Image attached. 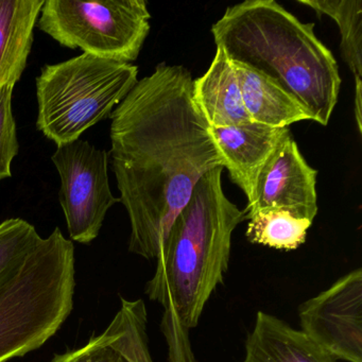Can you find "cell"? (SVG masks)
<instances>
[{
	"instance_id": "1",
	"label": "cell",
	"mask_w": 362,
	"mask_h": 362,
	"mask_svg": "<svg viewBox=\"0 0 362 362\" xmlns=\"http://www.w3.org/2000/svg\"><path fill=\"white\" fill-rule=\"evenodd\" d=\"M182 65L160 63L111 115L112 168L131 224L129 251L156 259L197 184L222 166Z\"/></svg>"
},
{
	"instance_id": "2",
	"label": "cell",
	"mask_w": 362,
	"mask_h": 362,
	"mask_svg": "<svg viewBox=\"0 0 362 362\" xmlns=\"http://www.w3.org/2000/svg\"><path fill=\"white\" fill-rule=\"evenodd\" d=\"M211 33L230 62L266 78L296 99L313 122L327 126L341 78L313 23L300 22L275 0H247L226 8Z\"/></svg>"
},
{
	"instance_id": "3",
	"label": "cell",
	"mask_w": 362,
	"mask_h": 362,
	"mask_svg": "<svg viewBox=\"0 0 362 362\" xmlns=\"http://www.w3.org/2000/svg\"><path fill=\"white\" fill-rule=\"evenodd\" d=\"M223 167L199 181L171 226L158 252L153 277L146 285L150 300L170 307L188 329L196 327L205 305L230 264L232 235L245 220L224 194Z\"/></svg>"
},
{
	"instance_id": "4",
	"label": "cell",
	"mask_w": 362,
	"mask_h": 362,
	"mask_svg": "<svg viewBox=\"0 0 362 362\" xmlns=\"http://www.w3.org/2000/svg\"><path fill=\"white\" fill-rule=\"evenodd\" d=\"M75 247L54 228L0 283V362L43 346L74 308Z\"/></svg>"
},
{
	"instance_id": "5",
	"label": "cell",
	"mask_w": 362,
	"mask_h": 362,
	"mask_svg": "<svg viewBox=\"0 0 362 362\" xmlns=\"http://www.w3.org/2000/svg\"><path fill=\"white\" fill-rule=\"evenodd\" d=\"M131 63L90 54L42 67L35 80L39 105L37 128L57 145L77 141L99 122L111 118L137 83Z\"/></svg>"
},
{
	"instance_id": "6",
	"label": "cell",
	"mask_w": 362,
	"mask_h": 362,
	"mask_svg": "<svg viewBox=\"0 0 362 362\" xmlns=\"http://www.w3.org/2000/svg\"><path fill=\"white\" fill-rule=\"evenodd\" d=\"M37 28L71 49L117 62H134L149 35L145 0H44Z\"/></svg>"
},
{
	"instance_id": "7",
	"label": "cell",
	"mask_w": 362,
	"mask_h": 362,
	"mask_svg": "<svg viewBox=\"0 0 362 362\" xmlns=\"http://www.w3.org/2000/svg\"><path fill=\"white\" fill-rule=\"evenodd\" d=\"M52 160L60 175L59 200L69 237L90 243L98 237L107 211L120 202L110 187L109 153L79 139L58 146Z\"/></svg>"
},
{
	"instance_id": "8",
	"label": "cell",
	"mask_w": 362,
	"mask_h": 362,
	"mask_svg": "<svg viewBox=\"0 0 362 362\" xmlns=\"http://www.w3.org/2000/svg\"><path fill=\"white\" fill-rule=\"evenodd\" d=\"M300 332L334 359L362 362V270L298 307Z\"/></svg>"
},
{
	"instance_id": "9",
	"label": "cell",
	"mask_w": 362,
	"mask_h": 362,
	"mask_svg": "<svg viewBox=\"0 0 362 362\" xmlns=\"http://www.w3.org/2000/svg\"><path fill=\"white\" fill-rule=\"evenodd\" d=\"M317 171L309 166L291 133H286L262 167L245 220L264 211H284L296 219L313 222L317 214Z\"/></svg>"
},
{
	"instance_id": "10",
	"label": "cell",
	"mask_w": 362,
	"mask_h": 362,
	"mask_svg": "<svg viewBox=\"0 0 362 362\" xmlns=\"http://www.w3.org/2000/svg\"><path fill=\"white\" fill-rule=\"evenodd\" d=\"M147 317L143 300L122 298L119 310L103 334L52 362H154L148 345Z\"/></svg>"
},
{
	"instance_id": "11",
	"label": "cell",
	"mask_w": 362,
	"mask_h": 362,
	"mask_svg": "<svg viewBox=\"0 0 362 362\" xmlns=\"http://www.w3.org/2000/svg\"><path fill=\"white\" fill-rule=\"evenodd\" d=\"M211 131L221 156L222 166L245 192L247 203L251 202L262 167L289 129L247 122L228 128H211Z\"/></svg>"
},
{
	"instance_id": "12",
	"label": "cell",
	"mask_w": 362,
	"mask_h": 362,
	"mask_svg": "<svg viewBox=\"0 0 362 362\" xmlns=\"http://www.w3.org/2000/svg\"><path fill=\"white\" fill-rule=\"evenodd\" d=\"M192 98L211 128L223 129L252 122L241 96L234 65L217 47L211 66L194 80Z\"/></svg>"
},
{
	"instance_id": "13",
	"label": "cell",
	"mask_w": 362,
	"mask_h": 362,
	"mask_svg": "<svg viewBox=\"0 0 362 362\" xmlns=\"http://www.w3.org/2000/svg\"><path fill=\"white\" fill-rule=\"evenodd\" d=\"M243 362H336L300 330L264 311L256 313Z\"/></svg>"
},
{
	"instance_id": "14",
	"label": "cell",
	"mask_w": 362,
	"mask_h": 362,
	"mask_svg": "<svg viewBox=\"0 0 362 362\" xmlns=\"http://www.w3.org/2000/svg\"><path fill=\"white\" fill-rule=\"evenodd\" d=\"M43 5L44 0H0V88L22 78Z\"/></svg>"
},
{
	"instance_id": "15",
	"label": "cell",
	"mask_w": 362,
	"mask_h": 362,
	"mask_svg": "<svg viewBox=\"0 0 362 362\" xmlns=\"http://www.w3.org/2000/svg\"><path fill=\"white\" fill-rule=\"evenodd\" d=\"M233 65L252 122L271 128H288L296 122H313L306 110L285 90L247 67Z\"/></svg>"
},
{
	"instance_id": "16",
	"label": "cell",
	"mask_w": 362,
	"mask_h": 362,
	"mask_svg": "<svg viewBox=\"0 0 362 362\" xmlns=\"http://www.w3.org/2000/svg\"><path fill=\"white\" fill-rule=\"evenodd\" d=\"M311 8L317 16H327L339 27L341 57L354 79L362 77V1L361 0H296Z\"/></svg>"
},
{
	"instance_id": "17",
	"label": "cell",
	"mask_w": 362,
	"mask_h": 362,
	"mask_svg": "<svg viewBox=\"0 0 362 362\" xmlns=\"http://www.w3.org/2000/svg\"><path fill=\"white\" fill-rule=\"evenodd\" d=\"M247 240L253 245H264L281 251H293L306 241L313 222L296 219L287 211H258L247 218Z\"/></svg>"
},
{
	"instance_id": "18",
	"label": "cell",
	"mask_w": 362,
	"mask_h": 362,
	"mask_svg": "<svg viewBox=\"0 0 362 362\" xmlns=\"http://www.w3.org/2000/svg\"><path fill=\"white\" fill-rule=\"evenodd\" d=\"M42 238L33 224L21 218L0 223V283L22 264Z\"/></svg>"
},
{
	"instance_id": "19",
	"label": "cell",
	"mask_w": 362,
	"mask_h": 362,
	"mask_svg": "<svg viewBox=\"0 0 362 362\" xmlns=\"http://www.w3.org/2000/svg\"><path fill=\"white\" fill-rule=\"evenodd\" d=\"M14 86L0 88V181L12 177V160L18 154V132L12 112Z\"/></svg>"
},
{
	"instance_id": "20",
	"label": "cell",
	"mask_w": 362,
	"mask_h": 362,
	"mask_svg": "<svg viewBox=\"0 0 362 362\" xmlns=\"http://www.w3.org/2000/svg\"><path fill=\"white\" fill-rule=\"evenodd\" d=\"M160 330L168 346V362H197L189 340V329L170 307L164 308Z\"/></svg>"
},
{
	"instance_id": "21",
	"label": "cell",
	"mask_w": 362,
	"mask_h": 362,
	"mask_svg": "<svg viewBox=\"0 0 362 362\" xmlns=\"http://www.w3.org/2000/svg\"><path fill=\"white\" fill-rule=\"evenodd\" d=\"M362 80L355 81V99H354V111H355V119L357 122V129L361 134L362 131Z\"/></svg>"
}]
</instances>
